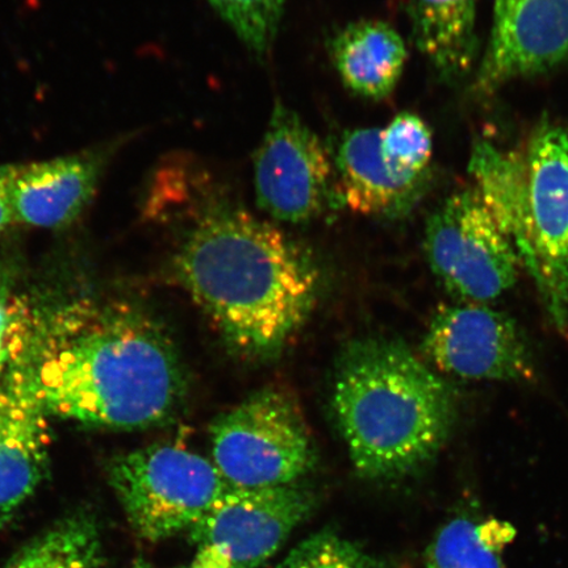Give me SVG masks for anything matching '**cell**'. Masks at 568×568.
<instances>
[{"instance_id":"cell-27","label":"cell","mask_w":568,"mask_h":568,"mask_svg":"<svg viewBox=\"0 0 568 568\" xmlns=\"http://www.w3.org/2000/svg\"><path fill=\"white\" fill-rule=\"evenodd\" d=\"M0 374H2V372H0Z\"/></svg>"},{"instance_id":"cell-26","label":"cell","mask_w":568,"mask_h":568,"mask_svg":"<svg viewBox=\"0 0 568 568\" xmlns=\"http://www.w3.org/2000/svg\"><path fill=\"white\" fill-rule=\"evenodd\" d=\"M181 568H193V567L189 566V567H181Z\"/></svg>"},{"instance_id":"cell-23","label":"cell","mask_w":568,"mask_h":568,"mask_svg":"<svg viewBox=\"0 0 568 568\" xmlns=\"http://www.w3.org/2000/svg\"><path fill=\"white\" fill-rule=\"evenodd\" d=\"M18 168L19 165L16 163L0 165V236L17 223L12 202V183L16 180Z\"/></svg>"},{"instance_id":"cell-3","label":"cell","mask_w":568,"mask_h":568,"mask_svg":"<svg viewBox=\"0 0 568 568\" xmlns=\"http://www.w3.org/2000/svg\"><path fill=\"white\" fill-rule=\"evenodd\" d=\"M332 410L362 478L394 480L420 470L450 436L449 385L399 341H355L339 355Z\"/></svg>"},{"instance_id":"cell-24","label":"cell","mask_w":568,"mask_h":568,"mask_svg":"<svg viewBox=\"0 0 568 568\" xmlns=\"http://www.w3.org/2000/svg\"><path fill=\"white\" fill-rule=\"evenodd\" d=\"M12 317L0 304V372L4 371L10 358V335Z\"/></svg>"},{"instance_id":"cell-9","label":"cell","mask_w":568,"mask_h":568,"mask_svg":"<svg viewBox=\"0 0 568 568\" xmlns=\"http://www.w3.org/2000/svg\"><path fill=\"white\" fill-rule=\"evenodd\" d=\"M258 207L278 222L308 223L339 203L336 169L317 134L276 102L254 154Z\"/></svg>"},{"instance_id":"cell-17","label":"cell","mask_w":568,"mask_h":568,"mask_svg":"<svg viewBox=\"0 0 568 568\" xmlns=\"http://www.w3.org/2000/svg\"><path fill=\"white\" fill-rule=\"evenodd\" d=\"M470 174L486 207L510 244H520L527 222L528 166L525 153L503 151L479 141L473 149Z\"/></svg>"},{"instance_id":"cell-11","label":"cell","mask_w":568,"mask_h":568,"mask_svg":"<svg viewBox=\"0 0 568 568\" xmlns=\"http://www.w3.org/2000/svg\"><path fill=\"white\" fill-rule=\"evenodd\" d=\"M568 61V0H495L494 24L475 88L493 92Z\"/></svg>"},{"instance_id":"cell-4","label":"cell","mask_w":568,"mask_h":568,"mask_svg":"<svg viewBox=\"0 0 568 568\" xmlns=\"http://www.w3.org/2000/svg\"><path fill=\"white\" fill-rule=\"evenodd\" d=\"M212 462L231 487L296 485L316 465V447L293 397L265 388L211 426Z\"/></svg>"},{"instance_id":"cell-10","label":"cell","mask_w":568,"mask_h":568,"mask_svg":"<svg viewBox=\"0 0 568 568\" xmlns=\"http://www.w3.org/2000/svg\"><path fill=\"white\" fill-rule=\"evenodd\" d=\"M423 349L439 372L475 381H521L532 375L527 344L513 318L483 304L437 312Z\"/></svg>"},{"instance_id":"cell-8","label":"cell","mask_w":568,"mask_h":568,"mask_svg":"<svg viewBox=\"0 0 568 568\" xmlns=\"http://www.w3.org/2000/svg\"><path fill=\"white\" fill-rule=\"evenodd\" d=\"M315 495L297 485L231 487L193 528V568H257L314 513Z\"/></svg>"},{"instance_id":"cell-12","label":"cell","mask_w":568,"mask_h":568,"mask_svg":"<svg viewBox=\"0 0 568 568\" xmlns=\"http://www.w3.org/2000/svg\"><path fill=\"white\" fill-rule=\"evenodd\" d=\"M125 141L115 138L62 158L19 165L12 183L17 223L60 230L77 222Z\"/></svg>"},{"instance_id":"cell-2","label":"cell","mask_w":568,"mask_h":568,"mask_svg":"<svg viewBox=\"0 0 568 568\" xmlns=\"http://www.w3.org/2000/svg\"><path fill=\"white\" fill-rule=\"evenodd\" d=\"M10 358L26 367L48 415L97 428L139 430L172 420L187 393L172 338L124 303L81 301L11 323Z\"/></svg>"},{"instance_id":"cell-1","label":"cell","mask_w":568,"mask_h":568,"mask_svg":"<svg viewBox=\"0 0 568 568\" xmlns=\"http://www.w3.org/2000/svg\"><path fill=\"white\" fill-rule=\"evenodd\" d=\"M155 187L195 211L176 254V275L225 344L253 359L282 352L315 307V261L201 170L176 169Z\"/></svg>"},{"instance_id":"cell-16","label":"cell","mask_w":568,"mask_h":568,"mask_svg":"<svg viewBox=\"0 0 568 568\" xmlns=\"http://www.w3.org/2000/svg\"><path fill=\"white\" fill-rule=\"evenodd\" d=\"M479 0H404L418 51L446 81L471 70L478 54Z\"/></svg>"},{"instance_id":"cell-14","label":"cell","mask_w":568,"mask_h":568,"mask_svg":"<svg viewBox=\"0 0 568 568\" xmlns=\"http://www.w3.org/2000/svg\"><path fill=\"white\" fill-rule=\"evenodd\" d=\"M339 204L361 215L396 219L422 197L426 181L397 176L382 158L381 128H358L339 141L335 159Z\"/></svg>"},{"instance_id":"cell-20","label":"cell","mask_w":568,"mask_h":568,"mask_svg":"<svg viewBox=\"0 0 568 568\" xmlns=\"http://www.w3.org/2000/svg\"><path fill=\"white\" fill-rule=\"evenodd\" d=\"M382 158L393 172L412 182H424L433 153L430 128L420 116L402 112L381 130Z\"/></svg>"},{"instance_id":"cell-21","label":"cell","mask_w":568,"mask_h":568,"mask_svg":"<svg viewBox=\"0 0 568 568\" xmlns=\"http://www.w3.org/2000/svg\"><path fill=\"white\" fill-rule=\"evenodd\" d=\"M254 55L272 51L286 0H207Z\"/></svg>"},{"instance_id":"cell-19","label":"cell","mask_w":568,"mask_h":568,"mask_svg":"<svg viewBox=\"0 0 568 568\" xmlns=\"http://www.w3.org/2000/svg\"><path fill=\"white\" fill-rule=\"evenodd\" d=\"M102 562L98 525L81 514L60 523L13 556L4 568H97Z\"/></svg>"},{"instance_id":"cell-6","label":"cell","mask_w":568,"mask_h":568,"mask_svg":"<svg viewBox=\"0 0 568 568\" xmlns=\"http://www.w3.org/2000/svg\"><path fill=\"white\" fill-rule=\"evenodd\" d=\"M425 253L447 293L470 304L497 300L517 281L520 260L477 189L458 191L432 213Z\"/></svg>"},{"instance_id":"cell-18","label":"cell","mask_w":568,"mask_h":568,"mask_svg":"<svg viewBox=\"0 0 568 568\" xmlns=\"http://www.w3.org/2000/svg\"><path fill=\"white\" fill-rule=\"evenodd\" d=\"M516 535L514 525L500 518L454 517L433 538L426 568H507L504 552Z\"/></svg>"},{"instance_id":"cell-15","label":"cell","mask_w":568,"mask_h":568,"mask_svg":"<svg viewBox=\"0 0 568 568\" xmlns=\"http://www.w3.org/2000/svg\"><path fill=\"white\" fill-rule=\"evenodd\" d=\"M329 53L345 88L372 101L393 94L408 59L402 36L381 20L347 24L331 40Z\"/></svg>"},{"instance_id":"cell-7","label":"cell","mask_w":568,"mask_h":568,"mask_svg":"<svg viewBox=\"0 0 568 568\" xmlns=\"http://www.w3.org/2000/svg\"><path fill=\"white\" fill-rule=\"evenodd\" d=\"M528 205L515 248L559 332L568 328V133L545 123L527 152Z\"/></svg>"},{"instance_id":"cell-5","label":"cell","mask_w":568,"mask_h":568,"mask_svg":"<svg viewBox=\"0 0 568 568\" xmlns=\"http://www.w3.org/2000/svg\"><path fill=\"white\" fill-rule=\"evenodd\" d=\"M109 478L133 530L151 542L193 528L231 488L213 462L176 445L124 454Z\"/></svg>"},{"instance_id":"cell-25","label":"cell","mask_w":568,"mask_h":568,"mask_svg":"<svg viewBox=\"0 0 568 568\" xmlns=\"http://www.w3.org/2000/svg\"><path fill=\"white\" fill-rule=\"evenodd\" d=\"M132 568H151L149 565L144 562V560H138L136 564L133 565Z\"/></svg>"},{"instance_id":"cell-22","label":"cell","mask_w":568,"mask_h":568,"mask_svg":"<svg viewBox=\"0 0 568 568\" xmlns=\"http://www.w3.org/2000/svg\"><path fill=\"white\" fill-rule=\"evenodd\" d=\"M275 568H383L378 560L332 530L304 539Z\"/></svg>"},{"instance_id":"cell-13","label":"cell","mask_w":568,"mask_h":568,"mask_svg":"<svg viewBox=\"0 0 568 568\" xmlns=\"http://www.w3.org/2000/svg\"><path fill=\"white\" fill-rule=\"evenodd\" d=\"M48 416L26 367L9 358L0 374V529L48 474Z\"/></svg>"}]
</instances>
